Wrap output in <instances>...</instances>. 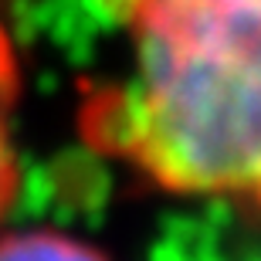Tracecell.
<instances>
[{
  "instance_id": "6da1fadb",
  "label": "cell",
  "mask_w": 261,
  "mask_h": 261,
  "mask_svg": "<svg viewBox=\"0 0 261 261\" xmlns=\"http://www.w3.org/2000/svg\"><path fill=\"white\" fill-rule=\"evenodd\" d=\"M85 133L166 194L261 211V0H129Z\"/></svg>"
},
{
  "instance_id": "7a4b0ae2",
  "label": "cell",
  "mask_w": 261,
  "mask_h": 261,
  "mask_svg": "<svg viewBox=\"0 0 261 261\" xmlns=\"http://www.w3.org/2000/svg\"><path fill=\"white\" fill-rule=\"evenodd\" d=\"M0 261H109L92 244L58 231H20L0 238Z\"/></svg>"
},
{
  "instance_id": "3957f363",
  "label": "cell",
  "mask_w": 261,
  "mask_h": 261,
  "mask_svg": "<svg viewBox=\"0 0 261 261\" xmlns=\"http://www.w3.org/2000/svg\"><path fill=\"white\" fill-rule=\"evenodd\" d=\"M10 98H14V51L7 31L0 28V221L17 197V156L10 143Z\"/></svg>"
},
{
  "instance_id": "277c9868",
  "label": "cell",
  "mask_w": 261,
  "mask_h": 261,
  "mask_svg": "<svg viewBox=\"0 0 261 261\" xmlns=\"http://www.w3.org/2000/svg\"><path fill=\"white\" fill-rule=\"evenodd\" d=\"M126 4H129V0H119V7H126Z\"/></svg>"
}]
</instances>
